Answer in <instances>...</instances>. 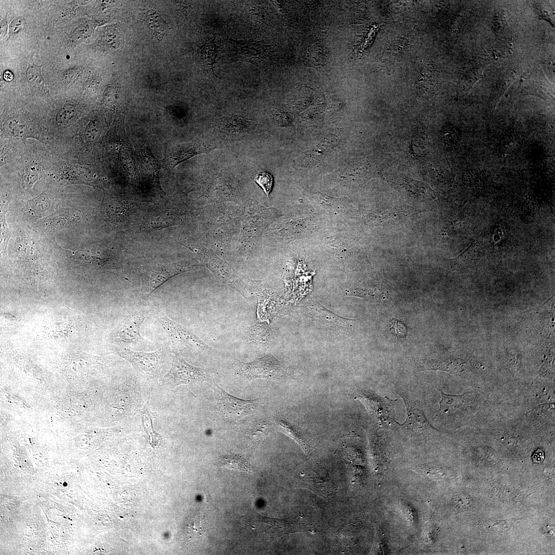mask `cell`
<instances>
[{
    "mask_svg": "<svg viewBox=\"0 0 555 555\" xmlns=\"http://www.w3.org/2000/svg\"><path fill=\"white\" fill-rule=\"evenodd\" d=\"M234 366L238 374L249 379L262 378L276 380L289 376L288 369L271 355L250 362L236 360Z\"/></svg>",
    "mask_w": 555,
    "mask_h": 555,
    "instance_id": "cell-1",
    "label": "cell"
},
{
    "mask_svg": "<svg viewBox=\"0 0 555 555\" xmlns=\"http://www.w3.org/2000/svg\"><path fill=\"white\" fill-rule=\"evenodd\" d=\"M158 320L167 332L172 347L176 350L195 353L210 349L198 337L166 316H159Z\"/></svg>",
    "mask_w": 555,
    "mask_h": 555,
    "instance_id": "cell-2",
    "label": "cell"
},
{
    "mask_svg": "<svg viewBox=\"0 0 555 555\" xmlns=\"http://www.w3.org/2000/svg\"><path fill=\"white\" fill-rule=\"evenodd\" d=\"M197 259L219 280L248 299L250 294L246 285L238 274L228 264L205 249H194Z\"/></svg>",
    "mask_w": 555,
    "mask_h": 555,
    "instance_id": "cell-3",
    "label": "cell"
},
{
    "mask_svg": "<svg viewBox=\"0 0 555 555\" xmlns=\"http://www.w3.org/2000/svg\"><path fill=\"white\" fill-rule=\"evenodd\" d=\"M172 366L161 379L165 386L174 388L182 384L200 382L208 379L206 369L193 366L187 362L178 353H171Z\"/></svg>",
    "mask_w": 555,
    "mask_h": 555,
    "instance_id": "cell-4",
    "label": "cell"
},
{
    "mask_svg": "<svg viewBox=\"0 0 555 555\" xmlns=\"http://www.w3.org/2000/svg\"><path fill=\"white\" fill-rule=\"evenodd\" d=\"M199 265L194 260H182L173 263L154 266L147 274L143 288V295L149 297L171 278L194 270Z\"/></svg>",
    "mask_w": 555,
    "mask_h": 555,
    "instance_id": "cell-5",
    "label": "cell"
},
{
    "mask_svg": "<svg viewBox=\"0 0 555 555\" xmlns=\"http://www.w3.org/2000/svg\"><path fill=\"white\" fill-rule=\"evenodd\" d=\"M228 44L232 61L247 62L261 68L266 66L270 60V46L257 41L229 39Z\"/></svg>",
    "mask_w": 555,
    "mask_h": 555,
    "instance_id": "cell-6",
    "label": "cell"
},
{
    "mask_svg": "<svg viewBox=\"0 0 555 555\" xmlns=\"http://www.w3.org/2000/svg\"><path fill=\"white\" fill-rule=\"evenodd\" d=\"M214 394L220 411L226 416L239 419L255 412L258 400H244L231 395L215 384Z\"/></svg>",
    "mask_w": 555,
    "mask_h": 555,
    "instance_id": "cell-7",
    "label": "cell"
},
{
    "mask_svg": "<svg viewBox=\"0 0 555 555\" xmlns=\"http://www.w3.org/2000/svg\"><path fill=\"white\" fill-rule=\"evenodd\" d=\"M113 349L118 355L129 362L136 369L149 375H153L162 362V348L150 353L133 351L125 348L114 347Z\"/></svg>",
    "mask_w": 555,
    "mask_h": 555,
    "instance_id": "cell-8",
    "label": "cell"
},
{
    "mask_svg": "<svg viewBox=\"0 0 555 555\" xmlns=\"http://www.w3.org/2000/svg\"><path fill=\"white\" fill-rule=\"evenodd\" d=\"M147 313L146 310H141L126 317L112 332L111 339L114 342L125 343L142 341L143 339L140 329Z\"/></svg>",
    "mask_w": 555,
    "mask_h": 555,
    "instance_id": "cell-9",
    "label": "cell"
},
{
    "mask_svg": "<svg viewBox=\"0 0 555 555\" xmlns=\"http://www.w3.org/2000/svg\"><path fill=\"white\" fill-rule=\"evenodd\" d=\"M103 366L102 361L97 357L88 355L76 356L65 360L63 363L62 369L67 378L76 380L97 372Z\"/></svg>",
    "mask_w": 555,
    "mask_h": 555,
    "instance_id": "cell-10",
    "label": "cell"
},
{
    "mask_svg": "<svg viewBox=\"0 0 555 555\" xmlns=\"http://www.w3.org/2000/svg\"><path fill=\"white\" fill-rule=\"evenodd\" d=\"M215 146L204 142L195 141L180 144L172 151L163 161L170 170L196 155L214 150Z\"/></svg>",
    "mask_w": 555,
    "mask_h": 555,
    "instance_id": "cell-11",
    "label": "cell"
},
{
    "mask_svg": "<svg viewBox=\"0 0 555 555\" xmlns=\"http://www.w3.org/2000/svg\"><path fill=\"white\" fill-rule=\"evenodd\" d=\"M358 398L365 405L375 419L379 421L393 420L392 413L389 409L392 401L384 400L376 395L368 392L358 393Z\"/></svg>",
    "mask_w": 555,
    "mask_h": 555,
    "instance_id": "cell-12",
    "label": "cell"
},
{
    "mask_svg": "<svg viewBox=\"0 0 555 555\" xmlns=\"http://www.w3.org/2000/svg\"><path fill=\"white\" fill-rule=\"evenodd\" d=\"M85 397L80 394L67 395L58 404L59 413L64 417L72 418L85 411L87 403Z\"/></svg>",
    "mask_w": 555,
    "mask_h": 555,
    "instance_id": "cell-13",
    "label": "cell"
},
{
    "mask_svg": "<svg viewBox=\"0 0 555 555\" xmlns=\"http://www.w3.org/2000/svg\"><path fill=\"white\" fill-rule=\"evenodd\" d=\"M306 308L309 316L310 317H313V318L317 321V323L320 324L345 326L350 325L354 321L339 317L318 304L309 303Z\"/></svg>",
    "mask_w": 555,
    "mask_h": 555,
    "instance_id": "cell-14",
    "label": "cell"
},
{
    "mask_svg": "<svg viewBox=\"0 0 555 555\" xmlns=\"http://www.w3.org/2000/svg\"><path fill=\"white\" fill-rule=\"evenodd\" d=\"M275 422L280 431L295 440L305 451L309 450V439L304 429L298 424L283 418H275Z\"/></svg>",
    "mask_w": 555,
    "mask_h": 555,
    "instance_id": "cell-15",
    "label": "cell"
},
{
    "mask_svg": "<svg viewBox=\"0 0 555 555\" xmlns=\"http://www.w3.org/2000/svg\"><path fill=\"white\" fill-rule=\"evenodd\" d=\"M522 143L521 135L514 131L504 133L499 139L497 146L500 154L507 156L516 152Z\"/></svg>",
    "mask_w": 555,
    "mask_h": 555,
    "instance_id": "cell-16",
    "label": "cell"
},
{
    "mask_svg": "<svg viewBox=\"0 0 555 555\" xmlns=\"http://www.w3.org/2000/svg\"><path fill=\"white\" fill-rule=\"evenodd\" d=\"M214 35L207 36L203 41L200 49V56L206 69L212 72L213 75V65L217 57V46L214 43Z\"/></svg>",
    "mask_w": 555,
    "mask_h": 555,
    "instance_id": "cell-17",
    "label": "cell"
},
{
    "mask_svg": "<svg viewBox=\"0 0 555 555\" xmlns=\"http://www.w3.org/2000/svg\"><path fill=\"white\" fill-rule=\"evenodd\" d=\"M218 464L228 469L251 473L252 471L251 465L242 456L232 454L225 455L219 457Z\"/></svg>",
    "mask_w": 555,
    "mask_h": 555,
    "instance_id": "cell-18",
    "label": "cell"
},
{
    "mask_svg": "<svg viewBox=\"0 0 555 555\" xmlns=\"http://www.w3.org/2000/svg\"><path fill=\"white\" fill-rule=\"evenodd\" d=\"M407 410L406 419L403 424L416 431L429 429V424L420 409L408 405Z\"/></svg>",
    "mask_w": 555,
    "mask_h": 555,
    "instance_id": "cell-19",
    "label": "cell"
},
{
    "mask_svg": "<svg viewBox=\"0 0 555 555\" xmlns=\"http://www.w3.org/2000/svg\"><path fill=\"white\" fill-rule=\"evenodd\" d=\"M441 400L439 402V411L444 414H451L462 407L465 402L464 395H454L445 394L441 391Z\"/></svg>",
    "mask_w": 555,
    "mask_h": 555,
    "instance_id": "cell-20",
    "label": "cell"
},
{
    "mask_svg": "<svg viewBox=\"0 0 555 555\" xmlns=\"http://www.w3.org/2000/svg\"><path fill=\"white\" fill-rule=\"evenodd\" d=\"M268 425L266 421L260 420L251 424L247 428L245 436L249 445H254L262 439L265 435Z\"/></svg>",
    "mask_w": 555,
    "mask_h": 555,
    "instance_id": "cell-21",
    "label": "cell"
},
{
    "mask_svg": "<svg viewBox=\"0 0 555 555\" xmlns=\"http://www.w3.org/2000/svg\"><path fill=\"white\" fill-rule=\"evenodd\" d=\"M141 154L146 168L153 176L157 188H159L162 192L159 181V172L160 168L159 161L153 155L149 147H146L141 152Z\"/></svg>",
    "mask_w": 555,
    "mask_h": 555,
    "instance_id": "cell-22",
    "label": "cell"
},
{
    "mask_svg": "<svg viewBox=\"0 0 555 555\" xmlns=\"http://www.w3.org/2000/svg\"><path fill=\"white\" fill-rule=\"evenodd\" d=\"M140 413L144 429L152 441L159 440L160 435L155 432L152 425V419L156 417V413L151 411L149 404L146 403L143 405Z\"/></svg>",
    "mask_w": 555,
    "mask_h": 555,
    "instance_id": "cell-23",
    "label": "cell"
},
{
    "mask_svg": "<svg viewBox=\"0 0 555 555\" xmlns=\"http://www.w3.org/2000/svg\"><path fill=\"white\" fill-rule=\"evenodd\" d=\"M461 137V131L456 125H445L441 131L442 141L448 147H453L456 146L460 141Z\"/></svg>",
    "mask_w": 555,
    "mask_h": 555,
    "instance_id": "cell-24",
    "label": "cell"
},
{
    "mask_svg": "<svg viewBox=\"0 0 555 555\" xmlns=\"http://www.w3.org/2000/svg\"><path fill=\"white\" fill-rule=\"evenodd\" d=\"M270 334L266 327L263 325H256L251 330L250 340L254 344L262 346L268 343L270 339Z\"/></svg>",
    "mask_w": 555,
    "mask_h": 555,
    "instance_id": "cell-25",
    "label": "cell"
},
{
    "mask_svg": "<svg viewBox=\"0 0 555 555\" xmlns=\"http://www.w3.org/2000/svg\"><path fill=\"white\" fill-rule=\"evenodd\" d=\"M26 78L33 87L40 90H44L45 82L42 77L39 67L29 66L26 70Z\"/></svg>",
    "mask_w": 555,
    "mask_h": 555,
    "instance_id": "cell-26",
    "label": "cell"
},
{
    "mask_svg": "<svg viewBox=\"0 0 555 555\" xmlns=\"http://www.w3.org/2000/svg\"><path fill=\"white\" fill-rule=\"evenodd\" d=\"M254 180L262 188L267 197L269 198L273 182L272 176L268 172H261L256 175Z\"/></svg>",
    "mask_w": 555,
    "mask_h": 555,
    "instance_id": "cell-27",
    "label": "cell"
},
{
    "mask_svg": "<svg viewBox=\"0 0 555 555\" xmlns=\"http://www.w3.org/2000/svg\"><path fill=\"white\" fill-rule=\"evenodd\" d=\"M387 327L392 334L398 339H404L408 334L406 326L401 321L397 319L391 320Z\"/></svg>",
    "mask_w": 555,
    "mask_h": 555,
    "instance_id": "cell-28",
    "label": "cell"
},
{
    "mask_svg": "<svg viewBox=\"0 0 555 555\" xmlns=\"http://www.w3.org/2000/svg\"><path fill=\"white\" fill-rule=\"evenodd\" d=\"M74 114V109L72 106L63 107L57 113L56 121L59 125H67L72 121Z\"/></svg>",
    "mask_w": 555,
    "mask_h": 555,
    "instance_id": "cell-29",
    "label": "cell"
},
{
    "mask_svg": "<svg viewBox=\"0 0 555 555\" xmlns=\"http://www.w3.org/2000/svg\"><path fill=\"white\" fill-rule=\"evenodd\" d=\"M6 131L10 135L17 137H24L26 134L25 131L26 128L24 125L18 123L15 120L10 121L6 125H5Z\"/></svg>",
    "mask_w": 555,
    "mask_h": 555,
    "instance_id": "cell-30",
    "label": "cell"
},
{
    "mask_svg": "<svg viewBox=\"0 0 555 555\" xmlns=\"http://www.w3.org/2000/svg\"><path fill=\"white\" fill-rule=\"evenodd\" d=\"M38 176V172L32 169L28 170L22 180V184L24 187L29 188L35 181Z\"/></svg>",
    "mask_w": 555,
    "mask_h": 555,
    "instance_id": "cell-31",
    "label": "cell"
},
{
    "mask_svg": "<svg viewBox=\"0 0 555 555\" xmlns=\"http://www.w3.org/2000/svg\"><path fill=\"white\" fill-rule=\"evenodd\" d=\"M5 396L7 397V399H9L11 402L16 405L25 409H28L29 408L27 403L18 395L14 393H7L6 392Z\"/></svg>",
    "mask_w": 555,
    "mask_h": 555,
    "instance_id": "cell-32",
    "label": "cell"
},
{
    "mask_svg": "<svg viewBox=\"0 0 555 555\" xmlns=\"http://www.w3.org/2000/svg\"><path fill=\"white\" fill-rule=\"evenodd\" d=\"M94 122L91 121L89 124H88L85 130V137L88 140H92L94 138V136L96 135V133H97L98 129L96 128Z\"/></svg>",
    "mask_w": 555,
    "mask_h": 555,
    "instance_id": "cell-33",
    "label": "cell"
},
{
    "mask_svg": "<svg viewBox=\"0 0 555 555\" xmlns=\"http://www.w3.org/2000/svg\"><path fill=\"white\" fill-rule=\"evenodd\" d=\"M22 24L20 20L16 19L14 20L10 26V32H11V33L17 32L21 28Z\"/></svg>",
    "mask_w": 555,
    "mask_h": 555,
    "instance_id": "cell-34",
    "label": "cell"
},
{
    "mask_svg": "<svg viewBox=\"0 0 555 555\" xmlns=\"http://www.w3.org/2000/svg\"><path fill=\"white\" fill-rule=\"evenodd\" d=\"M544 453L543 451L539 449L534 453L532 456V459L533 461L536 462H540L544 460Z\"/></svg>",
    "mask_w": 555,
    "mask_h": 555,
    "instance_id": "cell-35",
    "label": "cell"
},
{
    "mask_svg": "<svg viewBox=\"0 0 555 555\" xmlns=\"http://www.w3.org/2000/svg\"><path fill=\"white\" fill-rule=\"evenodd\" d=\"M4 78L7 81H11L13 78V75L10 71H6L4 75Z\"/></svg>",
    "mask_w": 555,
    "mask_h": 555,
    "instance_id": "cell-36",
    "label": "cell"
}]
</instances>
